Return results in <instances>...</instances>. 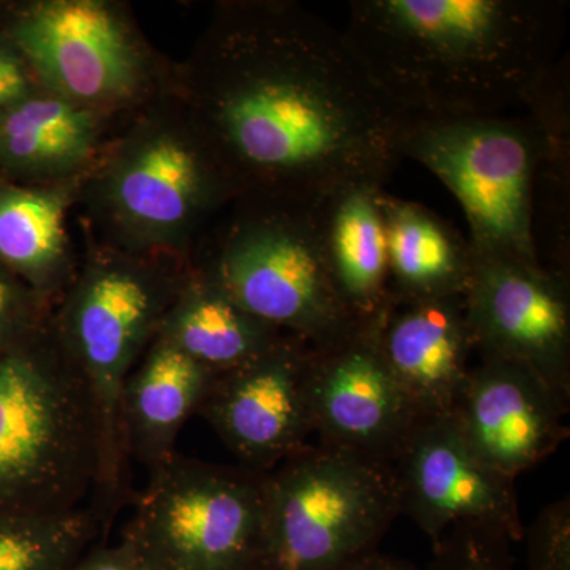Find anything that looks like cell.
Returning <instances> with one entry per match:
<instances>
[{"instance_id": "1", "label": "cell", "mask_w": 570, "mask_h": 570, "mask_svg": "<svg viewBox=\"0 0 570 570\" xmlns=\"http://www.w3.org/2000/svg\"><path fill=\"white\" fill-rule=\"evenodd\" d=\"M170 91L235 198L321 204L384 187L404 159L406 119L343 31L296 2H220Z\"/></svg>"}, {"instance_id": "2", "label": "cell", "mask_w": 570, "mask_h": 570, "mask_svg": "<svg viewBox=\"0 0 570 570\" xmlns=\"http://www.w3.org/2000/svg\"><path fill=\"white\" fill-rule=\"evenodd\" d=\"M553 0H354L343 31L406 121L520 115L557 61Z\"/></svg>"}, {"instance_id": "3", "label": "cell", "mask_w": 570, "mask_h": 570, "mask_svg": "<svg viewBox=\"0 0 570 570\" xmlns=\"http://www.w3.org/2000/svg\"><path fill=\"white\" fill-rule=\"evenodd\" d=\"M230 186L168 89L124 119L81 183L85 232L130 254L193 262Z\"/></svg>"}, {"instance_id": "4", "label": "cell", "mask_w": 570, "mask_h": 570, "mask_svg": "<svg viewBox=\"0 0 570 570\" xmlns=\"http://www.w3.org/2000/svg\"><path fill=\"white\" fill-rule=\"evenodd\" d=\"M85 238V257L56 303L52 325L96 407L99 475L89 505L107 528L126 493L124 387L157 336L193 262L126 253L86 232Z\"/></svg>"}, {"instance_id": "5", "label": "cell", "mask_w": 570, "mask_h": 570, "mask_svg": "<svg viewBox=\"0 0 570 570\" xmlns=\"http://www.w3.org/2000/svg\"><path fill=\"white\" fill-rule=\"evenodd\" d=\"M562 149H569L562 70L520 115L407 121L401 140L403 157L426 167L455 195L472 255L531 265L542 264L535 245L540 168Z\"/></svg>"}, {"instance_id": "6", "label": "cell", "mask_w": 570, "mask_h": 570, "mask_svg": "<svg viewBox=\"0 0 570 570\" xmlns=\"http://www.w3.org/2000/svg\"><path fill=\"white\" fill-rule=\"evenodd\" d=\"M202 236L193 255L239 306L311 348L356 328L333 283L321 204L246 195Z\"/></svg>"}, {"instance_id": "7", "label": "cell", "mask_w": 570, "mask_h": 570, "mask_svg": "<svg viewBox=\"0 0 570 570\" xmlns=\"http://www.w3.org/2000/svg\"><path fill=\"white\" fill-rule=\"evenodd\" d=\"M97 475L92 396L51 324L0 354V513L81 508Z\"/></svg>"}, {"instance_id": "8", "label": "cell", "mask_w": 570, "mask_h": 570, "mask_svg": "<svg viewBox=\"0 0 570 570\" xmlns=\"http://www.w3.org/2000/svg\"><path fill=\"white\" fill-rule=\"evenodd\" d=\"M45 91L116 119L170 89L171 69L115 0H26L0 9Z\"/></svg>"}, {"instance_id": "9", "label": "cell", "mask_w": 570, "mask_h": 570, "mask_svg": "<svg viewBox=\"0 0 570 570\" xmlns=\"http://www.w3.org/2000/svg\"><path fill=\"white\" fill-rule=\"evenodd\" d=\"M400 517L392 468L307 444L265 474V570H343Z\"/></svg>"}, {"instance_id": "10", "label": "cell", "mask_w": 570, "mask_h": 570, "mask_svg": "<svg viewBox=\"0 0 570 570\" xmlns=\"http://www.w3.org/2000/svg\"><path fill=\"white\" fill-rule=\"evenodd\" d=\"M265 474L176 452L149 471L121 540L148 570H265Z\"/></svg>"}, {"instance_id": "11", "label": "cell", "mask_w": 570, "mask_h": 570, "mask_svg": "<svg viewBox=\"0 0 570 570\" xmlns=\"http://www.w3.org/2000/svg\"><path fill=\"white\" fill-rule=\"evenodd\" d=\"M472 257L466 307L478 356L531 367L570 401L569 277L542 264Z\"/></svg>"}, {"instance_id": "12", "label": "cell", "mask_w": 570, "mask_h": 570, "mask_svg": "<svg viewBox=\"0 0 570 570\" xmlns=\"http://www.w3.org/2000/svg\"><path fill=\"white\" fill-rule=\"evenodd\" d=\"M400 515L436 546L461 524L523 540L515 480L487 466L449 417L423 419L390 464Z\"/></svg>"}, {"instance_id": "13", "label": "cell", "mask_w": 570, "mask_h": 570, "mask_svg": "<svg viewBox=\"0 0 570 570\" xmlns=\"http://www.w3.org/2000/svg\"><path fill=\"white\" fill-rule=\"evenodd\" d=\"M311 354L306 343L284 336L245 365L214 376L197 415L242 466L269 472L311 444Z\"/></svg>"}, {"instance_id": "14", "label": "cell", "mask_w": 570, "mask_h": 570, "mask_svg": "<svg viewBox=\"0 0 570 570\" xmlns=\"http://www.w3.org/2000/svg\"><path fill=\"white\" fill-rule=\"evenodd\" d=\"M307 397L317 444L387 466L423 420L379 352L373 332L313 348Z\"/></svg>"}, {"instance_id": "15", "label": "cell", "mask_w": 570, "mask_h": 570, "mask_svg": "<svg viewBox=\"0 0 570 570\" xmlns=\"http://www.w3.org/2000/svg\"><path fill=\"white\" fill-rule=\"evenodd\" d=\"M569 409L531 367L479 356L449 419L482 463L517 480L569 438Z\"/></svg>"}, {"instance_id": "16", "label": "cell", "mask_w": 570, "mask_h": 570, "mask_svg": "<svg viewBox=\"0 0 570 570\" xmlns=\"http://www.w3.org/2000/svg\"><path fill=\"white\" fill-rule=\"evenodd\" d=\"M373 333L379 352L420 417H449L478 355L466 295L393 296Z\"/></svg>"}, {"instance_id": "17", "label": "cell", "mask_w": 570, "mask_h": 570, "mask_svg": "<svg viewBox=\"0 0 570 570\" xmlns=\"http://www.w3.org/2000/svg\"><path fill=\"white\" fill-rule=\"evenodd\" d=\"M116 121L41 89L0 111V176L24 184L85 179Z\"/></svg>"}, {"instance_id": "18", "label": "cell", "mask_w": 570, "mask_h": 570, "mask_svg": "<svg viewBox=\"0 0 570 570\" xmlns=\"http://www.w3.org/2000/svg\"><path fill=\"white\" fill-rule=\"evenodd\" d=\"M81 183L24 184L0 176V265L55 306L80 265L67 223Z\"/></svg>"}, {"instance_id": "19", "label": "cell", "mask_w": 570, "mask_h": 570, "mask_svg": "<svg viewBox=\"0 0 570 570\" xmlns=\"http://www.w3.org/2000/svg\"><path fill=\"white\" fill-rule=\"evenodd\" d=\"M214 376L190 356L154 337L124 387L121 425L127 460L151 471L170 459L187 420L200 411Z\"/></svg>"}, {"instance_id": "20", "label": "cell", "mask_w": 570, "mask_h": 570, "mask_svg": "<svg viewBox=\"0 0 570 570\" xmlns=\"http://www.w3.org/2000/svg\"><path fill=\"white\" fill-rule=\"evenodd\" d=\"M382 193L377 186H354L322 202L333 283L362 332H374L393 302Z\"/></svg>"}, {"instance_id": "21", "label": "cell", "mask_w": 570, "mask_h": 570, "mask_svg": "<svg viewBox=\"0 0 570 570\" xmlns=\"http://www.w3.org/2000/svg\"><path fill=\"white\" fill-rule=\"evenodd\" d=\"M284 336L193 265L156 337L220 374L264 354Z\"/></svg>"}, {"instance_id": "22", "label": "cell", "mask_w": 570, "mask_h": 570, "mask_svg": "<svg viewBox=\"0 0 570 570\" xmlns=\"http://www.w3.org/2000/svg\"><path fill=\"white\" fill-rule=\"evenodd\" d=\"M381 206L393 296L466 295L474 265L468 238L414 202L382 193Z\"/></svg>"}, {"instance_id": "23", "label": "cell", "mask_w": 570, "mask_h": 570, "mask_svg": "<svg viewBox=\"0 0 570 570\" xmlns=\"http://www.w3.org/2000/svg\"><path fill=\"white\" fill-rule=\"evenodd\" d=\"M104 530L89 504L66 512L0 513V570H69Z\"/></svg>"}, {"instance_id": "24", "label": "cell", "mask_w": 570, "mask_h": 570, "mask_svg": "<svg viewBox=\"0 0 570 570\" xmlns=\"http://www.w3.org/2000/svg\"><path fill=\"white\" fill-rule=\"evenodd\" d=\"M512 543L504 532L461 524L433 547L426 570H515Z\"/></svg>"}, {"instance_id": "25", "label": "cell", "mask_w": 570, "mask_h": 570, "mask_svg": "<svg viewBox=\"0 0 570 570\" xmlns=\"http://www.w3.org/2000/svg\"><path fill=\"white\" fill-rule=\"evenodd\" d=\"M55 305L0 265V354L31 343L52 324Z\"/></svg>"}, {"instance_id": "26", "label": "cell", "mask_w": 570, "mask_h": 570, "mask_svg": "<svg viewBox=\"0 0 570 570\" xmlns=\"http://www.w3.org/2000/svg\"><path fill=\"white\" fill-rule=\"evenodd\" d=\"M528 570H570V498L547 505L524 530Z\"/></svg>"}, {"instance_id": "27", "label": "cell", "mask_w": 570, "mask_h": 570, "mask_svg": "<svg viewBox=\"0 0 570 570\" xmlns=\"http://www.w3.org/2000/svg\"><path fill=\"white\" fill-rule=\"evenodd\" d=\"M41 91L17 45L0 28V111Z\"/></svg>"}, {"instance_id": "28", "label": "cell", "mask_w": 570, "mask_h": 570, "mask_svg": "<svg viewBox=\"0 0 570 570\" xmlns=\"http://www.w3.org/2000/svg\"><path fill=\"white\" fill-rule=\"evenodd\" d=\"M69 570H148L126 542L89 547Z\"/></svg>"}, {"instance_id": "29", "label": "cell", "mask_w": 570, "mask_h": 570, "mask_svg": "<svg viewBox=\"0 0 570 570\" xmlns=\"http://www.w3.org/2000/svg\"><path fill=\"white\" fill-rule=\"evenodd\" d=\"M343 570H417L411 562L404 560H397V558L387 557V554L381 553V551H374V553L367 554L348 566Z\"/></svg>"}]
</instances>
